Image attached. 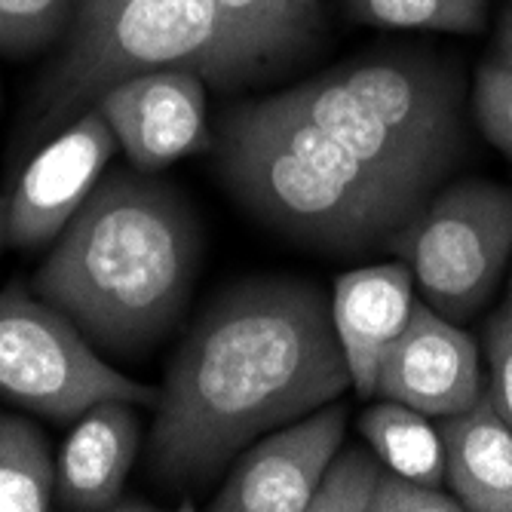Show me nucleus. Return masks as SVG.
I'll return each mask as SVG.
<instances>
[{"label": "nucleus", "mask_w": 512, "mask_h": 512, "mask_svg": "<svg viewBox=\"0 0 512 512\" xmlns=\"http://www.w3.org/2000/svg\"><path fill=\"white\" fill-rule=\"evenodd\" d=\"M353 387L325 295L298 276L221 292L178 344L148 442L154 482L200 491L261 433Z\"/></svg>", "instance_id": "1"}, {"label": "nucleus", "mask_w": 512, "mask_h": 512, "mask_svg": "<svg viewBox=\"0 0 512 512\" xmlns=\"http://www.w3.org/2000/svg\"><path fill=\"white\" fill-rule=\"evenodd\" d=\"M200 270V227L169 184L99 181L37 267L31 289L114 356L151 350L181 319Z\"/></svg>", "instance_id": "2"}, {"label": "nucleus", "mask_w": 512, "mask_h": 512, "mask_svg": "<svg viewBox=\"0 0 512 512\" xmlns=\"http://www.w3.org/2000/svg\"><path fill=\"white\" fill-rule=\"evenodd\" d=\"M218 160L252 215L316 249H390L424 209L350 157L283 92L224 117Z\"/></svg>", "instance_id": "3"}, {"label": "nucleus", "mask_w": 512, "mask_h": 512, "mask_svg": "<svg viewBox=\"0 0 512 512\" xmlns=\"http://www.w3.org/2000/svg\"><path fill=\"white\" fill-rule=\"evenodd\" d=\"M283 96L417 206L445 188L467 148L460 77L436 59L368 56Z\"/></svg>", "instance_id": "4"}, {"label": "nucleus", "mask_w": 512, "mask_h": 512, "mask_svg": "<svg viewBox=\"0 0 512 512\" xmlns=\"http://www.w3.org/2000/svg\"><path fill=\"white\" fill-rule=\"evenodd\" d=\"M166 68L197 71L218 86L258 74L215 0H126L99 28L68 40L43 83L40 120L59 123L92 108L117 83Z\"/></svg>", "instance_id": "5"}, {"label": "nucleus", "mask_w": 512, "mask_h": 512, "mask_svg": "<svg viewBox=\"0 0 512 512\" xmlns=\"http://www.w3.org/2000/svg\"><path fill=\"white\" fill-rule=\"evenodd\" d=\"M0 396L50 421H74L105 399L160 402V390L108 365L56 304L22 283L0 292Z\"/></svg>", "instance_id": "6"}, {"label": "nucleus", "mask_w": 512, "mask_h": 512, "mask_svg": "<svg viewBox=\"0 0 512 512\" xmlns=\"http://www.w3.org/2000/svg\"><path fill=\"white\" fill-rule=\"evenodd\" d=\"M390 252L411 267L436 313L454 322L476 316L512 258V188L488 178L445 184Z\"/></svg>", "instance_id": "7"}, {"label": "nucleus", "mask_w": 512, "mask_h": 512, "mask_svg": "<svg viewBox=\"0 0 512 512\" xmlns=\"http://www.w3.org/2000/svg\"><path fill=\"white\" fill-rule=\"evenodd\" d=\"M347 405L329 402L273 436L252 442L212 497L215 512H304L322 482L325 467L341 451Z\"/></svg>", "instance_id": "8"}, {"label": "nucleus", "mask_w": 512, "mask_h": 512, "mask_svg": "<svg viewBox=\"0 0 512 512\" xmlns=\"http://www.w3.org/2000/svg\"><path fill=\"white\" fill-rule=\"evenodd\" d=\"M117 148V135L99 108L83 111L46 145L7 203V243L13 249L53 246L96 184Z\"/></svg>", "instance_id": "9"}, {"label": "nucleus", "mask_w": 512, "mask_h": 512, "mask_svg": "<svg viewBox=\"0 0 512 512\" xmlns=\"http://www.w3.org/2000/svg\"><path fill=\"white\" fill-rule=\"evenodd\" d=\"M111 123L117 145L138 172H160L212 145L206 126V77L184 68L138 74L92 105Z\"/></svg>", "instance_id": "10"}, {"label": "nucleus", "mask_w": 512, "mask_h": 512, "mask_svg": "<svg viewBox=\"0 0 512 512\" xmlns=\"http://www.w3.org/2000/svg\"><path fill=\"white\" fill-rule=\"evenodd\" d=\"M482 365L476 341L430 304L414 301L411 319L387 350L375 396L448 417L467 411L482 396Z\"/></svg>", "instance_id": "11"}, {"label": "nucleus", "mask_w": 512, "mask_h": 512, "mask_svg": "<svg viewBox=\"0 0 512 512\" xmlns=\"http://www.w3.org/2000/svg\"><path fill=\"white\" fill-rule=\"evenodd\" d=\"M332 325L344 350L353 390L375 396L378 368L414 310V273L405 261L356 267L335 279Z\"/></svg>", "instance_id": "12"}, {"label": "nucleus", "mask_w": 512, "mask_h": 512, "mask_svg": "<svg viewBox=\"0 0 512 512\" xmlns=\"http://www.w3.org/2000/svg\"><path fill=\"white\" fill-rule=\"evenodd\" d=\"M142 445L132 402L105 399L80 414L56 460V500L65 509H117Z\"/></svg>", "instance_id": "13"}, {"label": "nucleus", "mask_w": 512, "mask_h": 512, "mask_svg": "<svg viewBox=\"0 0 512 512\" xmlns=\"http://www.w3.org/2000/svg\"><path fill=\"white\" fill-rule=\"evenodd\" d=\"M445 482L470 512H512V430L488 390L439 427Z\"/></svg>", "instance_id": "14"}, {"label": "nucleus", "mask_w": 512, "mask_h": 512, "mask_svg": "<svg viewBox=\"0 0 512 512\" xmlns=\"http://www.w3.org/2000/svg\"><path fill=\"white\" fill-rule=\"evenodd\" d=\"M359 430L387 470L424 485H445V442L424 411L384 399L359 417Z\"/></svg>", "instance_id": "15"}, {"label": "nucleus", "mask_w": 512, "mask_h": 512, "mask_svg": "<svg viewBox=\"0 0 512 512\" xmlns=\"http://www.w3.org/2000/svg\"><path fill=\"white\" fill-rule=\"evenodd\" d=\"M215 7L258 71L310 43L322 22V0H215Z\"/></svg>", "instance_id": "16"}, {"label": "nucleus", "mask_w": 512, "mask_h": 512, "mask_svg": "<svg viewBox=\"0 0 512 512\" xmlns=\"http://www.w3.org/2000/svg\"><path fill=\"white\" fill-rule=\"evenodd\" d=\"M56 497V460L43 430L0 414V512H43Z\"/></svg>", "instance_id": "17"}, {"label": "nucleus", "mask_w": 512, "mask_h": 512, "mask_svg": "<svg viewBox=\"0 0 512 512\" xmlns=\"http://www.w3.org/2000/svg\"><path fill=\"white\" fill-rule=\"evenodd\" d=\"M350 19L375 28L479 34L488 0H344Z\"/></svg>", "instance_id": "18"}, {"label": "nucleus", "mask_w": 512, "mask_h": 512, "mask_svg": "<svg viewBox=\"0 0 512 512\" xmlns=\"http://www.w3.org/2000/svg\"><path fill=\"white\" fill-rule=\"evenodd\" d=\"M384 460L362 448H344L325 467L319 488L310 497L307 512H371Z\"/></svg>", "instance_id": "19"}, {"label": "nucleus", "mask_w": 512, "mask_h": 512, "mask_svg": "<svg viewBox=\"0 0 512 512\" xmlns=\"http://www.w3.org/2000/svg\"><path fill=\"white\" fill-rule=\"evenodd\" d=\"M74 0H0V53L28 56L71 28Z\"/></svg>", "instance_id": "20"}, {"label": "nucleus", "mask_w": 512, "mask_h": 512, "mask_svg": "<svg viewBox=\"0 0 512 512\" xmlns=\"http://www.w3.org/2000/svg\"><path fill=\"white\" fill-rule=\"evenodd\" d=\"M476 123L488 142L512 160V65L485 59L473 89Z\"/></svg>", "instance_id": "21"}, {"label": "nucleus", "mask_w": 512, "mask_h": 512, "mask_svg": "<svg viewBox=\"0 0 512 512\" xmlns=\"http://www.w3.org/2000/svg\"><path fill=\"white\" fill-rule=\"evenodd\" d=\"M488 396L512 430V289L485 322Z\"/></svg>", "instance_id": "22"}, {"label": "nucleus", "mask_w": 512, "mask_h": 512, "mask_svg": "<svg viewBox=\"0 0 512 512\" xmlns=\"http://www.w3.org/2000/svg\"><path fill=\"white\" fill-rule=\"evenodd\" d=\"M371 512H463V503L436 485L384 470L375 500H371Z\"/></svg>", "instance_id": "23"}, {"label": "nucleus", "mask_w": 512, "mask_h": 512, "mask_svg": "<svg viewBox=\"0 0 512 512\" xmlns=\"http://www.w3.org/2000/svg\"><path fill=\"white\" fill-rule=\"evenodd\" d=\"M123 4H126V0H74V19H71L68 34L80 37V34H86L92 28H99Z\"/></svg>", "instance_id": "24"}, {"label": "nucleus", "mask_w": 512, "mask_h": 512, "mask_svg": "<svg viewBox=\"0 0 512 512\" xmlns=\"http://www.w3.org/2000/svg\"><path fill=\"white\" fill-rule=\"evenodd\" d=\"M491 59L503 62V65H512V4L503 10V19H500V25H497Z\"/></svg>", "instance_id": "25"}, {"label": "nucleus", "mask_w": 512, "mask_h": 512, "mask_svg": "<svg viewBox=\"0 0 512 512\" xmlns=\"http://www.w3.org/2000/svg\"><path fill=\"white\" fill-rule=\"evenodd\" d=\"M4 206H7V203H4V197H0V212H4Z\"/></svg>", "instance_id": "26"}]
</instances>
